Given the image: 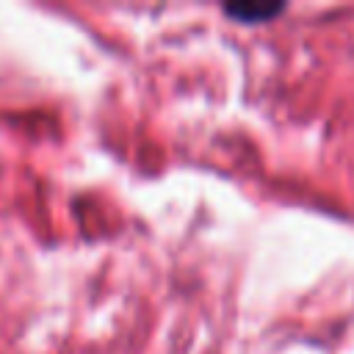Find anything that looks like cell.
<instances>
[{
	"label": "cell",
	"mask_w": 354,
	"mask_h": 354,
	"mask_svg": "<svg viewBox=\"0 0 354 354\" xmlns=\"http://www.w3.org/2000/svg\"><path fill=\"white\" fill-rule=\"evenodd\" d=\"M285 8H288L285 0H227V3H221L224 17H230L232 22H241V25L271 22L279 14H285Z\"/></svg>",
	"instance_id": "cell-1"
}]
</instances>
